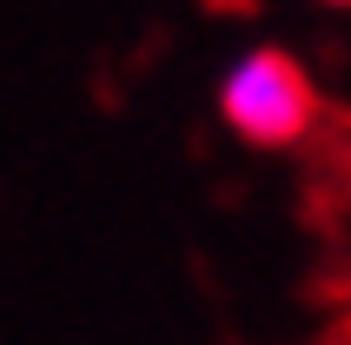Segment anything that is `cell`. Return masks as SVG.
<instances>
[{
	"label": "cell",
	"mask_w": 351,
	"mask_h": 345,
	"mask_svg": "<svg viewBox=\"0 0 351 345\" xmlns=\"http://www.w3.org/2000/svg\"><path fill=\"white\" fill-rule=\"evenodd\" d=\"M312 80L285 47H252L239 54L219 80V120L252 146H298L312 133Z\"/></svg>",
	"instance_id": "cell-1"
},
{
	"label": "cell",
	"mask_w": 351,
	"mask_h": 345,
	"mask_svg": "<svg viewBox=\"0 0 351 345\" xmlns=\"http://www.w3.org/2000/svg\"><path fill=\"white\" fill-rule=\"evenodd\" d=\"M325 7H351V0H325Z\"/></svg>",
	"instance_id": "cell-2"
}]
</instances>
